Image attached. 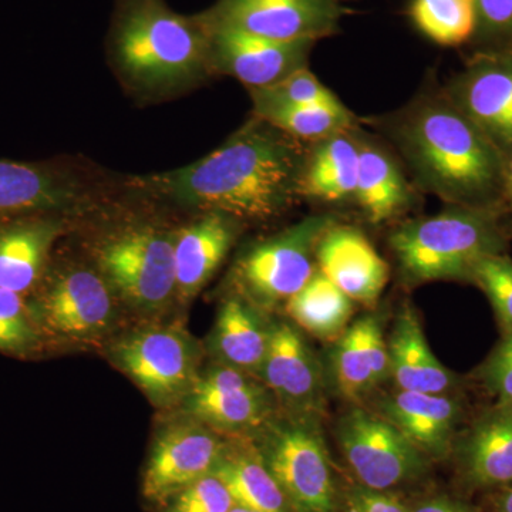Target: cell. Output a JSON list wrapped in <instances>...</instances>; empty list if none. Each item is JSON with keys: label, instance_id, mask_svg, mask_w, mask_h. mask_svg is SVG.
<instances>
[{"label": "cell", "instance_id": "20", "mask_svg": "<svg viewBox=\"0 0 512 512\" xmlns=\"http://www.w3.org/2000/svg\"><path fill=\"white\" fill-rule=\"evenodd\" d=\"M359 165L355 202L370 224L397 221L412 211L417 202L416 185L407 178L406 168L389 144L356 127Z\"/></svg>", "mask_w": 512, "mask_h": 512}, {"label": "cell", "instance_id": "33", "mask_svg": "<svg viewBox=\"0 0 512 512\" xmlns=\"http://www.w3.org/2000/svg\"><path fill=\"white\" fill-rule=\"evenodd\" d=\"M252 103L288 104V106H318L329 109H342L345 104L340 101L329 87L320 82L318 77L303 67L289 74L284 80L265 87V89L249 90Z\"/></svg>", "mask_w": 512, "mask_h": 512}, {"label": "cell", "instance_id": "29", "mask_svg": "<svg viewBox=\"0 0 512 512\" xmlns=\"http://www.w3.org/2000/svg\"><path fill=\"white\" fill-rule=\"evenodd\" d=\"M355 302L319 269L301 291L286 302L284 311L299 329L322 340H338L349 328Z\"/></svg>", "mask_w": 512, "mask_h": 512}, {"label": "cell", "instance_id": "8", "mask_svg": "<svg viewBox=\"0 0 512 512\" xmlns=\"http://www.w3.org/2000/svg\"><path fill=\"white\" fill-rule=\"evenodd\" d=\"M335 222L332 215H312L248 245L229 269V295L268 316L284 308L318 269L316 248Z\"/></svg>", "mask_w": 512, "mask_h": 512}, {"label": "cell", "instance_id": "15", "mask_svg": "<svg viewBox=\"0 0 512 512\" xmlns=\"http://www.w3.org/2000/svg\"><path fill=\"white\" fill-rule=\"evenodd\" d=\"M443 89L501 153L512 150V50H476Z\"/></svg>", "mask_w": 512, "mask_h": 512}, {"label": "cell", "instance_id": "42", "mask_svg": "<svg viewBox=\"0 0 512 512\" xmlns=\"http://www.w3.org/2000/svg\"><path fill=\"white\" fill-rule=\"evenodd\" d=\"M229 512H259V511L251 510V508L241 507V505H234V507H232V510Z\"/></svg>", "mask_w": 512, "mask_h": 512}, {"label": "cell", "instance_id": "38", "mask_svg": "<svg viewBox=\"0 0 512 512\" xmlns=\"http://www.w3.org/2000/svg\"><path fill=\"white\" fill-rule=\"evenodd\" d=\"M346 512H409L399 498L387 491L356 485L346 497Z\"/></svg>", "mask_w": 512, "mask_h": 512}, {"label": "cell", "instance_id": "5", "mask_svg": "<svg viewBox=\"0 0 512 512\" xmlns=\"http://www.w3.org/2000/svg\"><path fill=\"white\" fill-rule=\"evenodd\" d=\"M47 356L104 348L124 325L126 309L86 255L59 248L26 296Z\"/></svg>", "mask_w": 512, "mask_h": 512}, {"label": "cell", "instance_id": "36", "mask_svg": "<svg viewBox=\"0 0 512 512\" xmlns=\"http://www.w3.org/2000/svg\"><path fill=\"white\" fill-rule=\"evenodd\" d=\"M477 50H512V0H474Z\"/></svg>", "mask_w": 512, "mask_h": 512}, {"label": "cell", "instance_id": "18", "mask_svg": "<svg viewBox=\"0 0 512 512\" xmlns=\"http://www.w3.org/2000/svg\"><path fill=\"white\" fill-rule=\"evenodd\" d=\"M79 221L56 214L0 220V288L28 296L45 275L59 242Z\"/></svg>", "mask_w": 512, "mask_h": 512}, {"label": "cell", "instance_id": "2", "mask_svg": "<svg viewBox=\"0 0 512 512\" xmlns=\"http://www.w3.org/2000/svg\"><path fill=\"white\" fill-rule=\"evenodd\" d=\"M370 124L386 138L417 190L446 205L503 207L504 154L431 82Z\"/></svg>", "mask_w": 512, "mask_h": 512}, {"label": "cell", "instance_id": "26", "mask_svg": "<svg viewBox=\"0 0 512 512\" xmlns=\"http://www.w3.org/2000/svg\"><path fill=\"white\" fill-rule=\"evenodd\" d=\"M390 377L397 389L407 392L458 394L460 377L431 352L419 316L404 306L397 316L389 342Z\"/></svg>", "mask_w": 512, "mask_h": 512}, {"label": "cell", "instance_id": "24", "mask_svg": "<svg viewBox=\"0 0 512 512\" xmlns=\"http://www.w3.org/2000/svg\"><path fill=\"white\" fill-rule=\"evenodd\" d=\"M359 124L306 146L299 178L301 200L330 207L355 202L359 165L356 127Z\"/></svg>", "mask_w": 512, "mask_h": 512}, {"label": "cell", "instance_id": "30", "mask_svg": "<svg viewBox=\"0 0 512 512\" xmlns=\"http://www.w3.org/2000/svg\"><path fill=\"white\" fill-rule=\"evenodd\" d=\"M252 114L305 144L318 143L346 128L360 123L348 107L329 109L318 106L252 103Z\"/></svg>", "mask_w": 512, "mask_h": 512}, {"label": "cell", "instance_id": "19", "mask_svg": "<svg viewBox=\"0 0 512 512\" xmlns=\"http://www.w3.org/2000/svg\"><path fill=\"white\" fill-rule=\"evenodd\" d=\"M245 227L241 221L218 212L195 214L187 224L178 225L174 244L178 311L190 308L210 284Z\"/></svg>", "mask_w": 512, "mask_h": 512}, {"label": "cell", "instance_id": "6", "mask_svg": "<svg viewBox=\"0 0 512 512\" xmlns=\"http://www.w3.org/2000/svg\"><path fill=\"white\" fill-rule=\"evenodd\" d=\"M512 239L501 208L446 205L430 217L407 220L389 235V247L407 285L470 281L478 261L508 254Z\"/></svg>", "mask_w": 512, "mask_h": 512}, {"label": "cell", "instance_id": "41", "mask_svg": "<svg viewBox=\"0 0 512 512\" xmlns=\"http://www.w3.org/2000/svg\"><path fill=\"white\" fill-rule=\"evenodd\" d=\"M491 512H512V484L493 491L488 497Z\"/></svg>", "mask_w": 512, "mask_h": 512}, {"label": "cell", "instance_id": "14", "mask_svg": "<svg viewBox=\"0 0 512 512\" xmlns=\"http://www.w3.org/2000/svg\"><path fill=\"white\" fill-rule=\"evenodd\" d=\"M276 409L274 396L258 377L211 362L174 412L225 436L252 437L278 416Z\"/></svg>", "mask_w": 512, "mask_h": 512}, {"label": "cell", "instance_id": "39", "mask_svg": "<svg viewBox=\"0 0 512 512\" xmlns=\"http://www.w3.org/2000/svg\"><path fill=\"white\" fill-rule=\"evenodd\" d=\"M409 512H477L470 505L448 495H436L429 500L421 501Z\"/></svg>", "mask_w": 512, "mask_h": 512}, {"label": "cell", "instance_id": "31", "mask_svg": "<svg viewBox=\"0 0 512 512\" xmlns=\"http://www.w3.org/2000/svg\"><path fill=\"white\" fill-rule=\"evenodd\" d=\"M407 10L414 28L436 45L460 47L476 36L474 0H412Z\"/></svg>", "mask_w": 512, "mask_h": 512}, {"label": "cell", "instance_id": "4", "mask_svg": "<svg viewBox=\"0 0 512 512\" xmlns=\"http://www.w3.org/2000/svg\"><path fill=\"white\" fill-rule=\"evenodd\" d=\"M138 200L143 204L140 210H123L110 200L82 218L92 227L82 252L109 282L127 315L147 322L165 319L178 309L174 271L178 225L161 217L156 205Z\"/></svg>", "mask_w": 512, "mask_h": 512}, {"label": "cell", "instance_id": "3", "mask_svg": "<svg viewBox=\"0 0 512 512\" xmlns=\"http://www.w3.org/2000/svg\"><path fill=\"white\" fill-rule=\"evenodd\" d=\"M106 52L123 89L147 104L173 100L215 77L201 13L181 15L165 0H114Z\"/></svg>", "mask_w": 512, "mask_h": 512}, {"label": "cell", "instance_id": "23", "mask_svg": "<svg viewBox=\"0 0 512 512\" xmlns=\"http://www.w3.org/2000/svg\"><path fill=\"white\" fill-rule=\"evenodd\" d=\"M380 414L402 431L426 457L453 454L464 421L463 400L458 394H433L399 390L387 396Z\"/></svg>", "mask_w": 512, "mask_h": 512}, {"label": "cell", "instance_id": "21", "mask_svg": "<svg viewBox=\"0 0 512 512\" xmlns=\"http://www.w3.org/2000/svg\"><path fill=\"white\" fill-rule=\"evenodd\" d=\"M461 483L471 491L512 484V404H491L458 434L453 450Z\"/></svg>", "mask_w": 512, "mask_h": 512}, {"label": "cell", "instance_id": "22", "mask_svg": "<svg viewBox=\"0 0 512 512\" xmlns=\"http://www.w3.org/2000/svg\"><path fill=\"white\" fill-rule=\"evenodd\" d=\"M316 265L353 302L367 308H375L389 281V265L372 242L338 221L320 238Z\"/></svg>", "mask_w": 512, "mask_h": 512}, {"label": "cell", "instance_id": "10", "mask_svg": "<svg viewBox=\"0 0 512 512\" xmlns=\"http://www.w3.org/2000/svg\"><path fill=\"white\" fill-rule=\"evenodd\" d=\"M252 437L293 512H338V491L318 421L281 414Z\"/></svg>", "mask_w": 512, "mask_h": 512}, {"label": "cell", "instance_id": "17", "mask_svg": "<svg viewBox=\"0 0 512 512\" xmlns=\"http://www.w3.org/2000/svg\"><path fill=\"white\" fill-rule=\"evenodd\" d=\"M207 26L215 77H234L248 92L274 86L296 70L308 67L316 45L312 40L274 42L208 23Z\"/></svg>", "mask_w": 512, "mask_h": 512}, {"label": "cell", "instance_id": "27", "mask_svg": "<svg viewBox=\"0 0 512 512\" xmlns=\"http://www.w3.org/2000/svg\"><path fill=\"white\" fill-rule=\"evenodd\" d=\"M332 363L339 392L352 402L389 379V345L376 315L363 316L336 340Z\"/></svg>", "mask_w": 512, "mask_h": 512}, {"label": "cell", "instance_id": "40", "mask_svg": "<svg viewBox=\"0 0 512 512\" xmlns=\"http://www.w3.org/2000/svg\"><path fill=\"white\" fill-rule=\"evenodd\" d=\"M503 207L512 235V150L504 154Z\"/></svg>", "mask_w": 512, "mask_h": 512}, {"label": "cell", "instance_id": "16", "mask_svg": "<svg viewBox=\"0 0 512 512\" xmlns=\"http://www.w3.org/2000/svg\"><path fill=\"white\" fill-rule=\"evenodd\" d=\"M258 379L285 416L319 423L326 403L322 369L302 333L291 323H272Z\"/></svg>", "mask_w": 512, "mask_h": 512}, {"label": "cell", "instance_id": "7", "mask_svg": "<svg viewBox=\"0 0 512 512\" xmlns=\"http://www.w3.org/2000/svg\"><path fill=\"white\" fill-rule=\"evenodd\" d=\"M101 353L158 410L177 409L204 369V345L181 320L138 322Z\"/></svg>", "mask_w": 512, "mask_h": 512}, {"label": "cell", "instance_id": "1", "mask_svg": "<svg viewBox=\"0 0 512 512\" xmlns=\"http://www.w3.org/2000/svg\"><path fill=\"white\" fill-rule=\"evenodd\" d=\"M306 146L251 114L224 144L195 163L131 175L120 184L128 195L161 210L218 212L245 225L268 222L301 201Z\"/></svg>", "mask_w": 512, "mask_h": 512}, {"label": "cell", "instance_id": "9", "mask_svg": "<svg viewBox=\"0 0 512 512\" xmlns=\"http://www.w3.org/2000/svg\"><path fill=\"white\" fill-rule=\"evenodd\" d=\"M116 192L110 181L69 158L0 160V220L28 214L82 220Z\"/></svg>", "mask_w": 512, "mask_h": 512}, {"label": "cell", "instance_id": "34", "mask_svg": "<svg viewBox=\"0 0 512 512\" xmlns=\"http://www.w3.org/2000/svg\"><path fill=\"white\" fill-rule=\"evenodd\" d=\"M468 284L487 296L500 323L501 333H512V258L508 254L491 255L478 261Z\"/></svg>", "mask_w": 512, "mask_h": 512}, {"label": "cell", "instance_id": "37", "mask_svg": "<svg viewBox=\"0 0 512 512\" xmlns=\"http://www.w3.org/2000/svg\"><path fill=\"white\" fill-rule=\"evenodd\" d=\"M474 379L494 404H512V333H501L500 342L477 367Z\"/></svg>", "mask_w": 512, "mask_h": 512}, {"label": "cell", "instance_id": "13", "mask_svg": "<svg viewBox=\"0 0 512 512\" xmlns=\"http://www.w3.org/2000/svg\"><path fill=\"white\" fill-rule=\"evenodd\" d=\"M336 434L349 467L370 490H390L426 471L427 457L380 413L353 407L339 420Z\"/></svg>", "mask_w": 512, "mask_h": 512}, {"label": "cell", "instance_id": "32", "mask_svg": "<svg viewBox=\"0 0 512 512\" xmlns=\"http://www.w3.org/2000/svg\"><path fill=\"white\" fill-rule=\"evenodd\" d=\"M0 355L35 362L47 359L45 343L26 296L0 288Z\"/></svg>", "mask_w": 512, "mask_h": 512}, {"label": "cell", "instance_id": "11", "mask_svg": "<svg viewBox=\"0 0 512 512\" xmlns=\"http://www.w3.org/2000/svg\"><path fill=\"white\" fill-rule=\"evenodd\" d=\"M227 436L202 421L174 412L154 434L143 473L141 497L157 507L184 487L214 473Z\"/></svg>", "mask_w": 512, "mask_h": 512}, {"label": "cell", "instance_id": "12", "mask_svg": "<svg viewBox=\"0 0 512 512\" xmlns=\"http://www.w3.org/2000/svg\"><path fill=\"white\" fill-rule=\"evenodd\" d=\"M349 0H217L201 12L211 26L274 42L318 43L342 30Z\"/></svg>", "mask_w": 512, "mask_h": 512}, {"label": "cell", "instance_id": "25", "mask_svg": "<svg viewBox=\"0 0 512 512\" xmlns=\"http://www.w3.org/2000/svg\"><path fill=\"white\" fill-rule=\"evenodd\" d=\"M268 318L244 299L228 293L204 345L205 353L211 356L212 363L258 377L271 339L272 322Z\"/></svg>", "mask_w": 512, "mask_h": 512}, {"label": "cell", "instance_id": "35", "mask_svg": "<svg viewBox=\"0 0 512 512\" xmlns=\"http://www.w3.org/2000/svg\"><path fill=\"white\" fill-rule=\"evenodd\" d=\"M231 494L214 474L195 481L168 497L153 512H229L234 507Z\"/></svg>", "mask_w": 512, "mask_h": 512}, {"label": "cell", "instance_id": "28", "mask_svg": "<svg viewBox=\"0 0 512 512\" xmlns=\"http://www.w3.org/2000/svg\"><path fill=\"white\" fill-rule=\"evenodd\" d=\"M212 474L227 487L235 505L259 512H293L254 437L227 436Z\"/></svg>", "mask_w": 512, "mask_h": 512}]
</instances>
